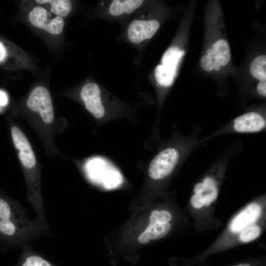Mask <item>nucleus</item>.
Wrapping results in <instances>:
<instances>
[{"mask_svg": "<svg viewBox=\"0 0 266 266\" xmlns=\"http://www.w3.org/2000/svg\"><path fill=\"white\" fill-rule=\"evenodd\" d=\"M47 230L36 219H29L18 201L0 196V243L24 250Z\"/></svg>", "mask_w": 266, "mask_h": 266, "instance_id": "nucleus-1", "label": "nucleus"}, {"mask_svg": "<svg viewBox=\"0 0 266 266\" xmlns=\"http://www.w3.org/2000/svg\"><path fill=\"white\" fill-rule=\"evenodd\" d=\"M11 133L24 171L27 200L34 210L35 219L47 226L40 188V172L34 151L27 137L19 128L13 126Z\"/></svg>", "mask_w": 266, "mask_h": 266, "instance_id": "nucleus-2", "label": "nucleus"}, {"mask_svg": "<svg viewBox=\"0 0 266 266\" xmlns=\"http://www.w3.org/2000/svg\"><path fill=\"white\" fill-rule=\"evenodd\" d=\"M26 104L32 111L39 114L44 123L51 124L54 119V110L48 90L44 86L33 88L27 99Z\"/></svg>", "mask_w": 266, "mask_h": 266, "instance_id": "nucleus-3", "label": "nucleus"}, {"mask_svg": "<svg viewBox=\"0 0 266 266\" xmlns=\"http://www.w3.org/2000/svg\"><path fill=\"white\" fill-rule=\"evenodd\" d=\"M87 164L89 175L105 188L113 189L122 183V175L105 160L95 158Z\"/></svg>", "mask_w": 266, "mask_h": 266, "instance_id": "nucleus-4", "label": "nucleus"}, {"mask_svg": "<svg viewBox=\"0 0 266 266\" xmlns=\"http://www.w3.org/2000/svg\"><path fill=\"white\" fill-rule=\"evenodd\" d=\"M179 153L174 148L169 147L160 152L152 160L148 168L150 176L161 179L169 175L177 165Z\"/></svg>", "mask_w": 266, "mask_h": 266, "instance_id": "nucleus-5", "label": "nucleus"}, {"mask_svg": "<svg viewBox=\"0 0 266 266\" xmlns=\"http://www.w3.org/2000/svg\"><path fill=\"white\" fill-rule=\"evenodd\" d=\"M28 18L33 26L44 30L52 34H59L63 31V18L53 15L41 6L34 7L29 13Z\"/></svg>", "mask_w": 266, "mask_h": 266, "instance_id": "nucleus-6", "label": "nucleus"}, {"mask_svg": "<svg viewBox=\"0 0 266 266\" xmlns=\"http://www.w3.org/2000/svg\"><path fill=\"white\" fill-rule=\"evenodd\" d=\"M80 97L86 109L96 118H102L105 112L101 100V91L95 83H87L82 88Z\"/></svg>", "mask_w": 266, "mask_h": 266, "instance_id": "nucleus-7", "label": "nucleus"}, {"mask_svg": "<svg viewBox=\"0 0 266 266\" xmlns=\"http://www.w3.org/2000/svg\"><path fill=\"white\" fill-rule=\"evenodd\" d=\"M159 27L160 24L156 20H134L128 26V39L133 43L139 44L152 37Z\"/></svg>", "mask_w": 266, "mask_h": 266, "instance_id": "nucleus-8", "label": "nucleus"}, {"mask_svg": "<svg viewBox=\"0 0 266 266\" xmlns=\"http://www.w3.org/2000/svg\"><path fill=\"white\" fill-rule=\"evenodd\" d=\"M266 121L261 114L249 112L236 118L233 121V130L238 133H256L266 128Z\"/></svg>", "mask_w": 266, "mask_h": 266, "instance_id": "nucleus-9", "label": "nucleus"}, {"mask_svg": "<svg viewBox=\"0 0 266 266\" xmlns=\"http://www.w3.org/2000/svg\"><path fill=\"white\" fill-rule=\"evenodd\" d=\"M261 213V208L258 204L255 203L249 204L233 219L230 224V230L234 233L242 230L256 221Z\"/></svg>", "mask_w": 266, "mask_h": 266, "instance_id": "nucleus-10", "label": "nucleus"}, {"mask_svg": "<svg viewBox=\"0 0 266 266\" xmlns=\"http://www.w3.org/2000/svg\"><path fill=\"white\" fill-rule=\"evenodd\" d=\"M206 55L211 57L217 65L224 66L229 62L231 55L229 43L224 39L217 40L211 49L206 51Z\"/></svg>", "mask_w": 266, "mask_h": 266, "instance_id": "nucleus-11", "label": "nucleus"}, {"mask_svg": "<svg viewBox=\"0 0 266 266\" xmlns=\"http://www.w3.org/2000/svg\"><path fill=\"white\" fill-rule=\"evenodd\" d=\"M170 229L171 225L168 223L149 224L146 230L139 236L138 241L141 244H146L151 239L163 237Z\"/></svg>", "mask_w": 266, "mask_h": 266, "instance_id": "nucleus-12", "label": "nucleus"}, {"mask_svg": "<svg viewBox=\"0 0 266 266\" xmlns=\"http://www.w3.org/2000/svg\"><path fill=\"white\" fill-rule=\"evenodd\" d=\"M143 2L141 0H114L110 3L109 12L113 16L131 14L138 8Z\"/></svg>", "mask_w": 266, "mask_h": 266, "instance_id": "nucleus-13", "label": "nucleus"}, {"mask_svg": "<svg viewBox=\"0 0 266 266\" xmlns=\"http://www.w3.org/2000/svg\"><path fill=\"white\" fill-rule=\"evenodd\" d=\"M177 66L170 65H158L155 69V76L158 83L163 87H169L177 75Z\"/></svg>", "mask_w": 266, "mask_h": 266, "instance_id": "nucleus-14", "label": "nucleus"}, {"mask_svg": "<svg viewBox=\"0 0 266 266\" xmlns=\"http://www.w3.org/2000/svg\"><path fill=\"white\" fill-rule=\"evenodd\" d=\"M17 266H54L37 253L33 251L31 248L23 250Z\"/></svg>", "mask_w": 266, "mask_h": 266, "instance_id": "nucleus-15", "label": "nucleus"}, {"mask_svg": "<svg viewBox=\"0 0 266 266\" xmlns=\"http://www.w3.org/2000/svg\"><path fill=\"white\" fill-rule=\"evenodd\" d=\"M35 1L39 4H50L51 12L61 17L66 16L72 8L71 1L68 0H36Z\"/></svg>", "mask_w": 266, "mask_h": 266, "instance_id": "nucleus-16", "label": "nucleus"}, {"mask_svg": "<svg viewBox=\"0 0 266 266\" xmlns=\"http://www.w3.org/2000/svg\"><path fill=\"white\" fill-rule=\"evenodd\" d=\"M249 69L253 77L260 81L266 80V56L263 55L255 58Z\"/></svg>", "mask_w": 266, "mask_h": 266, "instance_id": "nucleus-17", "label": "nucleus"}, {"mask_svg": "<svg viewBox=\"0 0 266 266\" xmlns=\"http://www.w3.org/2000/svg\"><path fill=\"white\" fill-rule=\"evenodd\" d=\"M185 52L176 46L169 48L164 54L161 59L162 65H170L178 66L181 58Z\"/></svg>", "mask_w": 266, "mask_h": 266, "instance_id": "nucleus-18", "label": "nucleus"}, {"mask_svg": "<svg viewBox=\"0 0 266 266\" xmlns=\"http://www.w3.org/2000/svg\"><path fill=\"white\" fill-rule=\"evenodd\" d=\"M171 218V214L167 211L155 210L150 216L149 224L168 223Z\"/></svg>", "mask_w": 266, "mask_h": 266, "instance_id": "nucleus-19", "label": "nucleus"}, {"mask_svg": "<svg viewBox=\"0 0 266 266\" xmlns=\"http://www.w3.org/2000/svg\"><path fill=\"white\" fill-rule=\"evenodd\" d=\"M261 229L258 226H254L247 229L241 233L239 239L243 242L251 241L259 236Z\"/></svg>", "mask_w": 266, "mask_h": 266, "instance_id": "nucleus-20", "label": "nucleus"}, {"mask_svg": "<svg viewBox=\"0 0 266 266\" xmlns=\"http://www.w3.org/2000/svg\"><path fill=\"white\" fill-rule=\"evenodd\" d=\"M201 68L206 71H210L214 69L216 64L212 58L207 55L203 56L200 59Z\"/></svg>", "mask_w": 266, "mask_h": 266, "instance_id": "nucleus-21", "label": "nucleus"}, {"mask_svg": "<svg viewBox=\"0 0 266 266\" xmlns=\"http://www.w3.org/2000/svg\"><path fill=\"white\" fill-rule=\"evenodd\" d=\"M191 203L193 207L199 208L205 205L203 196L201 194H195L191 198Z\"/></svg>", "mask_w": 266, "mask_h": 266, "instance_id": "nucleus-22", "label": "nucleus"}, {"mask_svg": "<svg viewBox=\"0 0 266 266\" xmlns=\"http://www.w3.org/2000/svg\"><path fill=\"white\" fill-rule=\"evenodd\" d=\"M258 94L264 97L266 96V80L260 81L257 86Z\"/></svg>", "mask_w": 266, "mask_h": 266, "instance_id": "nucleus-23", "label": "nucleus"}, {"mask_svg": "<svg viewBox=\"0 0 266 266\" xmlns=\"http://www.w3.org/2000/svg\"><path fill=\"white\" fill-rule=\"evenodd\" d=\"M7 102L8 98L6 93L2 91H0V105L5 106Z\"/></svg>", "mask_w": 266, "mask_h": 266, "instance_id": "nucleus-24", "label": "nucleus"}, {"mask_svg": "<svg viewBox=\"0 0 266 266\" xmlns=\"http://www.w3.org/2000/svg\"><path fill=\"white\" fill-rule=\"evenodd\" d=\"M7 55L6 50L2 43L0 42V63L3 61Z\"/></svg>", "mask_w": 266, "mask_h": 266, "instance_id": "nucleus-25", "label": "nucleus"}, {"mask_svg": "<svg viewBox=\"0 0 266 266\" xmlns=\"http://www.w3.org/2000/svg\"><path fill=\"white\" fill-rule=\"evenodd\" d=\"M234 266H252L249 264L243 263V264H240Z\"/></svg>", "mask_w": 266, "mask_h": 266, "instance_id": "nucleus-26", "label": "nucleus"}, {"mask_svg": "<svg viewBox=\"0 0 266 266\" xmlns=\"http://www.w3.org/2000/svg\"><path fill=\"white\" fill-rule=\"evenodd\" d=\"M221 68V66H220V65H217L216 66H215L214 69L216 70V71H218V70H219Z\"/></svg>", "mask_w": 266, "mask_h": 266, "instance_id": "nucleus-27", "label": "nucleus"}]
</instances>
